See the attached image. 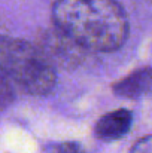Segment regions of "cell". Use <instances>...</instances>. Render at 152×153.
<instances>
[{
	"instance_id": "7a4b0ae2",
	"label": "cell",
	"mask_w": 152,
	"mask_h": 153,
	"mask_svg": "<svg viewBox=\"0 0 152 153\" xmlns=\"http://www.w3.org/2000/svg\"><path fill=\"white\" fill-rule=\"evenodd\" d=\"M0 73L31 95H46L55 86V67L37 45L0 36Z\"/></svg>"
},
{
	"instance_id": "52a82bcc",
	"label": "cell",
	"mask_w": 152,
	"mask_h": 153,
	"mask_svg": "<svg viewBox=\"0 0 152 153\" xmlns=\"http://www.w3.org/2000/svg\"><path fill=\"white\" fill-rule=\"evenodd\" d=\"M12 100V89L9 86V79L0 73V108H3Z\"/></svg>"
},
{
	"instance_id": "ba28073f",
	"label": "cell",
	"mask_w": 152,
	"mask_h": 153,
	"mask_svg": "<svg viewBox=\"0 0 152 153\" xmlns=\"http://www.w3.org/2000/svg\"><path fill=\"white\" fill-rule=\"evenodd\" d=\"M128 153H152V134L137 140Z\"/></svg>"
},
{
	"instance_id": "3957f363",
	"label": "cell",
	"mask_w": 152,
	"mask_h": 153,
	"mask_svg": "<svg viewBox=\"0 0 152 153\" xmlns=\"http://www.w3.org/2000/svg\"><path fill=\"white\" fill-rule=\"evenodd\" d=\"M37 46L54 67L60 65L64 68L78 65L85 51L79 43H76L72 37H69L55 25L39 37Z\"/></svg>"
},
{
	"instance_id": "8992f818",
	"label": "cell",
	"mask_w": 152,
	"mask_h": 153,
	"mask_svg": "<svg viewBox=\"0 0 152 153\" xmlns=\"http://www.w3.org/2000/svg\"><path fill=\"white\" fill-rule=\"evenodd\" d=\"M46 153H85L84 147L75 141H64L58 144H52Z\"/></svg>"
},
{
	"instance_id": "277c9868",
	"label": "cell",
	"mask_w": 152,
	"mask_h": 153,
	"mask_svg": "<svg viewBox=\"0 0 152 153\" xmlns=\"http://www.w3.org/2000/svg\"><path fill=\"white\" fill-rule=\"evenodd\" d=\"M133 114L125 108H119L101 116L96 123L94 132L103 141H113L122 138L131 128Z\"/></svg>"
},
{
	"instance_id": "6da1fadb",
	"label": "cell",
	"mask_w": 152,
	"mask_h": 153,
	"mask_svg": "<svg viewBox=\"0 0 152 153\" xmlns=\"http://www.w3.org/2000/svg\"><path fill=\"white\" fill-rule=\"evenodd\" d=\"M52 21L84 49L110 52L128 36V18L116 0H55Z\"/></svg>"
},
{
	"instance_id": "5b68a950",
	"label": "cell",
	"mask_w": 152,
	"mask_h": 153,
	"mask_svg": "<svg viewBox=\"0 0 152 153\" xmlns=\"http://www.w3.org/2000/svg\"><path fill=\"white\" fill-rule=\"evenodd\" d=\"M152 88V67H142L115 82L112 91L118 97L137 98Z\"/></svg>"
}]
</instances>
